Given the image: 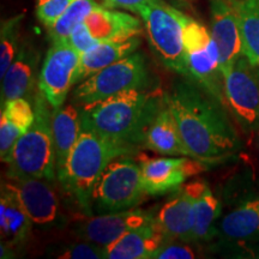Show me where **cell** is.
I'll use <instances>...</instances> for the list:
<instances>
[{"label":"cell","mask_w":259,"mask_h":259,"mask_svg":"<svg viewBox=\"0 0 259 259\" xmlns=\"http://www.w3.org/2000/svg\"><path fill=\"white\" fill-rule=\"evenodd\" d=\"M167 101L193 158L208 163L234 155L241 141L226 105L189 77L176 80Z\"/></svg>","instance_id":"obj_1"},{"label":"cell","mask_w":259,"mask_h":259,"mask_svg":"<svg viewBox=\"0 0 259 259\" xmlns=\"http://www.w3.org/2000/svg\"><path fill=\"white\" fill-rule=\"evenodd\" d=\"M162 97L158 92H149V88L131 89L79 107L82 128L108 141L138 148Z\"/></svg>","instance_id":"obj_2"},{"label":"cell","mask_w":259,"mask_h":259,"mask_svg":"<svg viewBox=\"0 0 259 259\" xmlns=\"http://www.w3.org/2000/svg\"><path fill=\"white\" fill-rule=\"evenodd\" d=\"M136 150L137 148L132 145L108 141L82 128L71 150L60 185L78 204L84 215H93V191L103 170L113 160L131 156Z\"/></svg>","instance_id":"obj_3"},{"label":"cell","mask_w":259,"mask_h":259,"mask_svg":"<svg viewBox=\"0 0 259 259\" xmlns=\"http://www.w3.org/2000/svg\"><path fill=\"white\" fill-rule=\"evenodd\" d=\"M35 119L16 142L5 160L6 177L40 178L56 183L57 158L52 130L51 105L40 90L32 97Z\"/></svg>","instance_id":"obj_4"},{"label":"cell","mask_w":259,"mask_h":259,"mask_svg":"<svg viewBox=\"0 0 259 259\" xmlns=\"http://www.w3.org/2000/svg\"><path fill=\"white\" fill-rule=\"evenodd\" d=\"M147 29L149 42L162 64L180 76L187 77L184 48V27L187 16L163 0H155L138 11Z\"/></svg>","instance_id":"obj_5"},{"label":"cell","mask_w":259,"mask_h":259,"mask_svg":"<svg viewBox=\"0 0 259 259\" xmlns=\"http://www.w3.org/2000/svg\"><path fill=\"white\" fill-rule=\"evenodd\" d=\"M148 194L139 163L131 156L113 160L94 187L93 212L108 213L137 208Z\"/></svg>","instance_id":"obj_6"},{"label":"cell","mask_w":259,"mask_h":259,"mask_svg":"<svg viewBox=\"0 0 259 259\" xmlns=\"http://www.w3.org/2000/svg\"><path fill=\"white\" fill-rule=\"evenodd\" d=\"M149 70L142 53L135 52L78 84L73 103L83 107L131 89L149 88Z\"/></svg>","instance_id":"obj_7"},{"label":"cell","mask_w":259,"mask_h":259,"mask_svg":"<svg viewBox=\"0 0 259 259\" xmlns=\"http://www.w3.org/2000/svg\"><path fill=\"white\" fill-rule=\"evenodd\" d=\"M184 48L187 77L227 106L218 45L211 32L189 16L184 27Z\"/></svg>","instance_id":"obj_8"},{"label":"cell","mask_w":259,"mask_h":259,"mask_svg":"<svg viewBox=\"0 0 259 259\" xmlns=\"http://www.w3.org/2000/svg\"><path fill=\"white\" fill-rule=\"evenodd\" d=\"M223 90L227 107L231 109L244 131L251 132L259 126V73L241 57L223 71Z\"/></svg>","instance_id":"obj_9"},{"label":"cell","mask_w":259,"mask_h":259,"mask_svg":"<svg viewBox=\"0 0 259 259\" xmlns=\"http://www.w3.org/2000/svg\"><path fill=\"white\" fill-rule=\"evenodd\" d=\"M54 183L40 178L6 177L2 187L9 191L24 210L32 225L52 228L61 221L60 202Z\"/></svg>","instance_id":"obj_10"},{"label":"cell","mask_w":259,"mask_h":259,"mask_svg":"<svg viewBox=\"0 0 259 259\" xmlns=\"http://www.w3.org/2000/svg\"><path fill=\"white\" fill-rule=\"evenodd\" d=\"M80 54L67 41L52 42L38 76V90L44 94L52 109L59 108L66 101L74 84Z\"/></svg>","instance_id":"obj_11"},{"label":"cell","mask_w":259,"mask_h":259,"mask_svg":"<svg viewBox=\"0 0 259 259\" xmlns=\"http://www.w3.org/2000/svg\"><path fill=\"white\" fill-rule=\"evenodd\" d=\"M139 166L148 196H162L177 191L189 178L209 169L208 162L189 156H144L139 161Z\"/></svg>","instance_id":"obj_12"},{"label":"cell","mask_w":259,"mask_h":259,"mask_svg":"<svg viewBox=\"0 0 259 259\" xmlns=\"http://www.w3.org/2000/svg\"><path fill=\"white\" fill-rule=\"evenodd\" d=\"M155 216L147 210L134 208L118 212L84 215L74 223L73 234L78 240H85L107 247L126 232L153 221Z\"/></svg>","instance_id":"obj_13"},{"label":"cell","mask_w":259,"mask_h":259,"mask_svg":"<svg viewBox=\"0 0 259 259\" xmlns=\"http://www.w3.org/2000/svg\"><path fill=\"white\" fill-rule=\"evenodd\" d=\"M206 186L208 184L200 179L185 183L161 206L155 215V221L160 227L164 241L189 242L193 225L194 205Z\"/></svg>","instance_id":"obj_14"},{"label":"cell","mask_w":259,"mask_h":259,"mask_svg":"<svg viewBox=\"0 0 259 259\" xmlns=\"http://www.w3.org/2000/svg\"><path fill=\"white\" fill-rule=\"evenodd\" d=\"M139 145L164 156L192 157L181 137L179 126L167 101L166 94L151 115Z\"/></svg>","instance_id":"obj_15"},{"label":"cell","mask_w":259,"mask_h":259,"mask_svg":"<svg viewBox=\"0 0 259 259\" xmlns=\"http://www.w3.org/2000/svg\"><path fill=\"white\" fill-rule=\"evenodd\" d=\"M210 32L220 52L221 72L244 57L238 16L231 0H211Z\"/></svg>","instance_id":"obj_16"},{"label":"cell","mask_w":259,"mask_h":259,"mask_svg":"<svg viewBox=\"0 0 259 259\" xmlns=\"http://www.w3.org/2000/svg\"><path fill=\"white\" fill-rule=\"evenodd\" d=\"M216 235L227 244H259V197L245 199L220 220Z\"/></svg>","instance_id":"obj_17"},{"label":"cell","mask_w":259,"mask_h":259,"mask_svg":"<svg viewBox=\"0 0 259 259\" xmlns=\"http://www.w3.org/2000/svg\"><path fill=\"white\" fill-rule=\"evenodd\" d=\"M40 54L36 48L29 44L19 47L17 56L2 78V106L8 101L21 97H34L31 95L36 79Z\"/></svg>","instance_id":"obj_18"},{"label":"cell","mask_w":259,"mask_h":259,"mask_svg":"<svg viewBox=\"0 0 259 259\" xmlns=\"http://www.w3.org/2000/svg\"><path fill=\"white\" fill-rule=\"evenodd\" d=\"M164 242V236L155 219L126 232L106 247L107 259H151Z\"/></svg>","instance_id":"obj_19"},{"label":"cell","mask_w":259,"mask_h":259,"mask_svg":"<svg viewBox=\"0 0 259 259\" xmlns=\"http://www.w3.org/2000/svg\"><path fill=\"white\" fill-rule=\"evenodd\" d=\"M84 23L97 41H125L138 36L142 31L137 17L103 5L93 10Z\"/></svg>","instance_id":"obj_20"},{"label":"cell","mask_w":259,"mask_h":259,"mask_svg":"<svg viewBox=\"0 0 259 259\" xmlns=\"http://www.w3.org/2000/svg\"><path fill=\"white\" fill-rule=\"evenodd\" d=\"M52 130L57 158L58 181L64 177L67 160L82 132L80 109L74 103H64L52 111Z\"/></svg>","instance_id":"obj_21"},{"label":"cell","mask_w":259,"mask_h":259,"mask_svg":"<svg viewBox=\"0 0 259 259\" xmlns=\"http://www.w3.org/2000/svg\"><path fill=\"white\" fill-rule=\"evenodd\" d=\"M139 46L141 40L138 36L125 41H100L92 50L80 56L74 84L83 82L84 79L114 64L115 61L135 53Z\"/></svg>","instance_id":"obj_22"},{"label":"cell","mask_w":259,"mask_h":259,"mask_svg":"<svg viewBox=\"0 0 259 259\" xmlns=\"http://www.w3.org/2000/svg\"><path fill=\"white\" fill-rule=\"evenodd\" d=\"M32 222L12 194L2 187L0 196V234L2 242L15 247L27 240Z\"/></svg>","instance_id":"obj_23"},{"label":"cell","mask_w":259,"mask_h":259,"mask_svg":"<svg viewBox=\"0 0 259 259\" xmlns=\"http://www.w3.org/2000/svg\"><path fill=\"white\" fill-rule=\"evenodd\" d=\"M238 16L242 53L252 66L259 67V0H231Z\"/></svg>","instance_id":"obj_24"},{"label":"cell","mask_w":259,"mask_h":259,"mask_svg":"<svg viewBox=\"0 0 259 259\" xmlns=\"http://www.w3.org/2000/svg\"><path fill=\"white\" fill-rule=\"evenodd\" d=\"M222 206L220 199L211 189L206 186L194 205L193 225L189 242H202L211 240L216 235V226L221 216Z\"/></svg>","instance_id":"obj_25"},{"label":"cell","mask_w":259,"mask_h":259,"mask_svg":"<svg viewBox=\"0 0 259 259\" xmlns=\"http://www.w3.org/2000/svg\"><path fill=\"white\" fill-rule=\"evenodd\" d=\"M97 6L99 4L95 0H74L69 9L57 19L56 23L48 28V34L52 42L69 41L73 29L83 23L90 12Z\"/></svg>","instance_id":"obj_26"},{"label":"cell","mask_w":259,"mask_h":259,"mask_svg":"<svg viewBox=\"0 0 259 259\" xmlns=\"http://www.w3.org/2000/svg\"><path fill=\"white\" fill-rule=\"evenodd\" d=\"M24 15H17L2 22L0 29V77H4L19 51V34Z\"/></svg>","instance_id":"obj_27"},{"label":"cell","mask_w":259,"mask_h":259,"mask_svg":"<svg viewBox=\"0 0 259 259\" xmlns=\"http://www.w3.org/2000/svg\"><path fill=\"white\" fill-rule=\"evenodd\" d=\"M57 258L63 259H103L106 258V248L94 242L79 240L67 244L57 252Z\"/></svg>","instance_id":"obj_28"},{"label":"cell","mask_w":259,"mask_h":259,"mask_svg":"<svg viewBox=\"0 0 259 259\" xmlns=\"http://www.w3.org/2000/svg\"><path fill=\"white\" fill-rule=\"evenodd\" d=\"M74 0H37L36 16L42 24L50 28L69 9Z\"/></svg>","instance_id":"obj_29"},{"label":"cell","mask_w":259,"mask_h":259,"mask_svg":"<svg viewBox=\"0 0 259 259\" xmlns=\"http://www.w3.org/2000/svg\"><path fill=\"white\" fill-rule=\"evenodd\" d=\"M190 242L174 240L164 241L161 247L151 255V259H193L197 252L189 245Z\"/></svg>","instance_id":"obj_30"},{"label":"cell","mask_w":259,"mask_h":259,"mask_svg":"<svg viewBox=\"0 0 259 259\" xmlns=\"http://www.w3.org/2000/svg\"><path fill=\"white\" fill-rule=\"evenodd\" d=\"M67 42H69L71 46L82 56L83 53L92 50V48L95 46V45L99 44L100 41H97L96 38L90 34L88 27H87V24L83 22V23L78 24L73 29V31L71 32L69 41Z\"/></svg>","instance_id":"obj_31"},{"label":"cell","mask_w":259,"mask_h":259,"mask_svg":"<svg viewBox=\"0 0 259 259\" xmlns=\"http://www.w3.org/2000/svg\"><path fill=\"white\" fill-rule=\"evenodd\" d=\"M153 2L155 0H102V5L108 9H122L138 14L143 6Z\"/></svg>","instance_id":"obj_32"},{"label":"cell","mask_w":259,"mask_h":259,"mask_svg":"<svg viewBox=\"0 0 259 259\" xmlns=\"http://www.w3.org/2000/svg\"><path fill=\"white\" fill-rule=\"evenodd\" d=\"M248 134V147L259 156V126Z\"/></svg>","instance_id":"obj_33"},{"label":"cell","mask_w":259,"mask_h":259,"mask_svg":"<svg viewBox=\"0 0 259 259\" xmlns=\"http://www.w3.org/2000/svg\"><path fill=\"white\" fill-rule=\"evenodd\" d=\"M257 71H258V73H259V67H257Z\"/></svg>","instance_id":"obj_34"}]
</instances>
